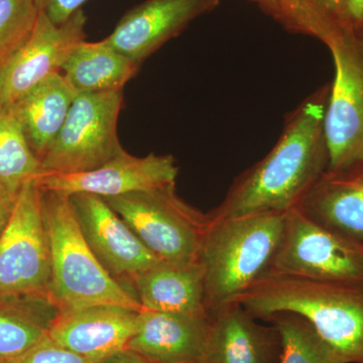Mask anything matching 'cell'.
Wrapping results in <instances>:
<instances>
[{
	"label": "cell",
	"instance_id": "6da1fadb",
	"mask_svg": "<svg viewBox=\"0 0 363 363\" xmlns=\"http://www.w3.org/2000/svg\"><path fill=\"white\" fill-rule=\"evenodd\" d=\"M329 93L328 83L298 105L271 152L236 179L210 216L286 213L300 205L328 169L324 119Z\"/></svg>",
	"mask_w": 363,
	"mask_h": 363
},
{
	"label": "cell",
	"instance_id": "7a4b0ae2",
	"mask_svg": "<svg viewBox=\"0 0 363 363\" xmlns=\"http://www.w3.org/2000/svg\"><path fill=\"white\" fill-rule=\"evenodd\" d=\"M236 303L257 319L301 315L344 362L363 363V285L269 269Z\"/></svg>",
	"mask_w": 363,
	"mask_h": 363
},
{
	"label": "cell",
	"instance_id": "3957f363",
	"mask_svg": "<svg viewBox=\"0 0 363 363\" xmlns=\"http://www.w3.org/2000/svg\"><path fill=\"white\" fill-rule=\"evenodd\" d=\"M286 213L210 216L198 255L208 313L238 302L267 272L281 242Z\"/></svg>",
	"mask_w": 363,
	"mask_h": 363
},
{
	"label": "cell",
	"instance_id": "277c9868",
	"mask_svg": "<svg viewBox=\"0 0 363 363\" xmlns=\"http://www.w3.org/2000/svg\"><path fill=\"white\" fill-rule=\"evenodd\" d=\"M42 201L51 247L52 302L59 312L97 305L140 311L133 293L112 278L86 242L70 196L42 189Z\"/></svg>",
	"mask_w": 363,
	"mask_h": 363
},
{
	"label": "cell",
	"instance_id": "5b68a950",
	"mask_svg": "<svg viewBox=\"0 0 363 363\" xmlns=\"http://www.w3.org/2000/svg\"><path fill=\"white\" fill-rule=\"evenodd\" d=\"M104 199L160 259L198 262L209 217L181 199L176 184Z\"/></svg>",
	"mask_w": 363,
	"mask_h": 363
},
{
	"label": "cell",
	"instance_id": "8992f818",
	"mask_svg": "<svg viewBox=\"0 0 363 363\" xmlns=\"http://www.w3.org/2000/svg\"><path fill=\"white\" fill-rule=\"evenodd\" d=\"M51 247L37 181L26 182L0 236V298L51 303Z\"/></svg>",
	"mask_w": 363,
	"mask_h": 363
},
{
	"label": "cell",
	"instance_id": "52a82bcc",
	"mask_svg": "<svg viewBox=\"0 0 363 363\" xmlns=\"http://www.w3.org/2000/svg\"><path fill=\"white\" fill-rule=\"evenodd\" d=\"M123 101V90L76 95L64 125L43 157L44 174L92 171L125 152L117 133Z\"/></svg>",
	"mask_w": 363,
	"mask_h": 363
},
{
	"label": "cell",
	"instance_id": "ba28073f",
	"mask_svg": "<svg viewBox=\"0 0 363 363\" xmlns=\"http://www.w3.org/2000/svg\"><path fill=\"white\" fill-rule=\"evenodd\" d=\"M271 269L302 278L363 285V245L321 225L295 207L286 212Z\"/></svg>",
	"mask_w": 363,
	"mask_h": 363
},
{
	"label": "cell",
	"instance_id": "9c48e42d",
	"mask_svg": "<svg viewBox=\"0 0 363 363\" xmlns=\"http://www.w3.org/2000/svg\"><path fill=\"white\" fill-rule=\"evenodd\" d=\"M327 47L335 67L324 119L327 172L362 168L363 40L350 30Z\"/></svg>",
	"mask_w": 363,
	"mask_h": 363
},
{
	"label": "cell",
	"instance_id": "30bf717a",
	"mask_svg": "<svg viewBox=\"0 0 363 363\" xmlns=\"http://www.w3.org/2000/svg\"><path fill=\"white\" fill-rule=\"evenodd\" d=\"M70 200L91 250L112 278L131 292L133 279L161 259L143 245L104 198L77 193L70 195Z\"/></svg>",
	"mask_w": 363,
	"mask_h": 363
},
{
	"label": "cell",
	"instance_id": "8fae6325",
	"mask_svg": "<svg viewBox=\"0 0 363 363\" xmlns=\"http://www.w3.org/2000/svg\"><path fill=\"white\" fill-rule=\"evenodd\" d=\"M87 18L82 9L62 25L52 23L40 9L32 32L11 55L4 87V108L11 107L35 86L56 73L72 50L85 40Z\"/></svg>",
	"mask_w": 363,
	"mask_h": 363
},
{
	"label": "cell",
	"instance_id": "7c38bea8",
	"mask_svg": "<svg viewBox=\"0 0 363 363\" xmlns=\"http://www.w3.org/2000/svg\"><path fill=\"white\" fill-rule=\"evenodd\" d=\"M179 168L171 155L131 156L128 152L92 171L76 174H44L40 189L65 195L87 193L101 198L176 184Z\"/></svg>",
	"mask_w": 363,
	"mask_h": 363
},
{
	"label": "cell",
	"instance_id": "4fadbf2b",
	"mask_svg": "<svg viewBox=\"0 0 363 363\" xmlns=\"http://www.w3.org/2000/svg\"><path fill=\"white\" fill-rule=\"evenodd\" d=\"M220 0H147L130 9L104 42L142 64L195 18L210 13Z\"/></svg>",
	"mask_w": 363,
	"mask_h": 363
},
{
	"label": "cell",
	"instance_id": "5bb4252c",
	"mask_svg": "<svg viewBox=\"0 0 363 363\" xmlns=\"http://www.w3.org/2000/svg\"><path fill=\"white\" fill-rule=\"evenodd\" d=\"M138 312L114 305L59 312L49 337L88 363H96L126 350L138 330Z\"/></svg>",
	"mask_w": 363,
	"mask_h": 363
},
{
	"label": "cell",
	"instance_id": "9a60e30c",
	"mask_svg": "<svg viewBox=\"0 0 363 363\" xmlns=\"http://www.w3.org/2000/svg\"><path fill=\"white\" fill-rule=\"evenodd\" d=\"M211 317L150 311L138 312V330L126 350L154 363H203Z\"/></svg>",
	"mask_w": 363,
	"mask_h": 363
},
{
	"label": "cell",
	"instance_id": "2e32d148",
	"mask_svg": "<svg viewBox=\"0 0 363 363\" xmlns=\"http://www.w3.org/2000/svg\"><path fill=\"white\" fill-rule=\"evenodd\" d=\"M209 315L211 323L203 363H272L278 345L276 329L257 323V318L238 303Z\"/></svg>",
	"mask_w": 363,
	"mask_h": 363
},
{
	"label": "cell",
	"instance_id": "e0dca14e",
	"mask_svg": "<svg viewBox=\"0 0 363 363\" xmlns=\"http://www.w3.org/2000/svg\"><path fill=\"white\" fill-rule=\"evenodd\" d=\"M298 207L321 225L363 245V167L326 172Z\"/></svg>",
	"mask_w": 363,
	"mask_h": 363
},
{
	"label": "cell",
	"instance_id": "ac0fdd59",
	"mask_svg": "<svg viewBox=\"0 0 363 363\" xmlns=\"http://www.w3.org/2000/svg\"><path fill=\"white\" fill-rule=\"evenodd\" d=\"M131 292L150 311L179 314H209L205 305L204 279L197 262H161L138 274L131 281Z\"/></svg>",
	"mask_w": 363,
	"mask_h": 363
},
{
	"label": "cell",
	"instance_id": "d6986e66",
	"mask_svg": "<svg viewBox=\"0 0 363 363\" xmlns=\"http://www.w3.org/2000/svg\"><path fill=\"white\" fill-rule=\"evenodd\" d=\"M76 93L62 73H56L35 86L11 105L33 154L43 157L65 123Z\"/></svg>",
	"mask_w": 363,
	"mask_h": 363
},
{
	"label": "cell",
	"instance_id": "ffe728a7",
	"mask_svg": "<svg viewBox=\"0 0 363 363\" xmlns=\"http://www.w3.org/2000/svg\"><path fill=\"white\" fill-rule=\"evenodd\" d=\"M140 64L117 52L104 40L75 45L61 73L78 94L123 90L136 75Z\"/></svg>",
	"mask_w": 363,
	"mask_h": 363
},
{
	"label": "cell",
	"instance_id": "44dd1931",
	"mask_svg": "<svg viewBox=\"0 0 363 363\" xmlns=\"http://www.w3.org/2000/svg\"><path fill=\"white\" fill-rule=\"evenodd\" d=\"M58 313L45 301L0 298V363L13 362L49 337Z\"/></svg>",
	"mask_w": 363,
	"mask_h": 363
},
{
	"label": "cell",
	"instance_id": "7402d4cb",
	"mask_svg": "<svg viewBox=\"0 0 363 363\" xmlns=\"http://www.w3.org/2000/svg\"><path fill=\"white\" fill-rule=\"evenodd\" d=\"M267 320L278 333L279 363H345L301 315L281 312Z\"/></svg>",
	"mask_w": 363,
	"mask_h": 363
},
{
	"label": "cell",
	"instance_id": "603a6c76",
	"mask_svg": "<svg viewBox=\"0 0 363 363\" xmlns=\"http://www.w3.org/2000/svg\"><path fill=\"white\" fill-rule=\"evenodd\" d=\"M44 174L42 162L33 154L16 114L11 108L0 112V184L21 189L26 182Z\"/></svg>",
	"mask_w": 363,
	"mask_h": 363
},
{
	"label": "cell",
	"instance_id": "cb8c5ba5",
	"mask_svg": "<svg viewBox=\"0 0 363 363\" xmlns=\"http://www.w3.org/2000/svg\"><path fill=\"white\" fill-rule=\"evenodd\" d=\"M40 9V0H0V60L28 39Z\"/></svg>",
	"mask_w": 363,
	"mask_h": 363
},
{
	"label": "cell",
	"instance_id": "d4e9b609",
	"mask_svg": "<svg viewBox=\"0 0 363 363\" xmlns=\"http://www.w3.org/2000/svg\"><path fill=\"white\" fill-rule=\"evenodd\" d=\"M9 363H88L80 355L47 337L25 354Z\"/></svg>",
	"mask_w": 363,
	"mask_h": 363
},
{
	"label": "cell",
	"instance_id": "484cf974",
	"mask_svg": "<svg viewBox=\"0 0 363 363\" xmlns=\"http://www.w3.org/2000/svg\"><path fill=\"white\" fill-rule=\"evenodd\" d=\"M86 1L87 0H40V6L52 23L62 25L82 9L81 7Z\"/></svg>",
	"mask_w": 363,
	"mask_h": 363
},
{
	"label": "cell",
	"instance_id": "4316f807",
	"mask_svg": "<svg viewBox=\"0 0 363 363\" xmlns=\"http://www.w3.org/2000/svg\"><path fill=\"white\" fill-rule=\"evenodd\" d=\"M21 189L7 187L0 184V236L9 223Z\"/></svg>",
	"mask_w": 363,
	"mask_h": 363
},
{
	"label": "cell",
	"instance_id": "83f0119b",
	"mask_svg": "<svg viewBox=\"0 0 363 363\" xmlns=\"http://www.w3.org/2000/svg\"><path fill=\"white\" fill-rule=\"evenodd\" d=\"M347 16L351 30L363 40V0H347Z\"/></svg>",
	"mask_w": 363,
	"mask_h": 363
},
{
	"label": "cell",
	"instance_id": "f1b7e54d",
	"mask_svg": "<svg viewBox=\"0 0 363 363\" xmlns=\"http://www.w3.org/2000/svg\"><path fill=\"white\" fill-rule=\"evenodd\" d=\"M96 363H154L145 359L133 351L124 350L114 353L111 357L104 358Z\"/></svg>",
	"mask_w": 363,
	"mask_h": 363
},
{
	"label": "cell",
	"instance_id": "f546056e",
	"mask_svg": "<svg viewBox=\"0 0 363 363\" xmlns=\"http://www.w3.org/2000/svg\"><path fill=\"white\" fill-rule=\"evenodd\" d=\"M11 55L6 57V58L0 60V112L4 109V78H6V68L7 65H9V59H11Z\"/></svg>",
	"mask_w": 363,
	"mask_h": 363
},
{
	"label": "cell",
	"instance_id": "4dcf8cb0",
	"mask_svg": "<svg viewBox=\"0 0 363 363\" xmlns=\"http://www.w3.org/2000/svg\"><path fill=\"white\" fill-rule=\"evenodd\" d=\"M257 1L259 2L260 6L266 7L267 11L274 13V16H278L281 0H257Z\"/></svg>",
	"mask_w": 363,
	"mask_h": 363
}]
</instances>
